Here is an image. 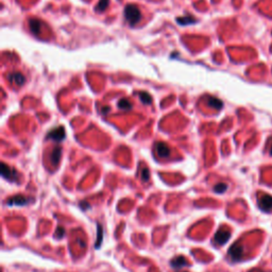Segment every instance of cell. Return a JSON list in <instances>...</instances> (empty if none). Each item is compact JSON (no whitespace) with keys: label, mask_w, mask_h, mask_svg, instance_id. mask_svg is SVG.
Returning <instances> with one entry per match:
<instances>
[{"label":"cell","mask_w":272,"mask_h":272,"mask_svg":"<svg viewBox=\"0 0 272 272\" xmlns=\"http://www.w3.org/2000/svg\"><path fill=\"white\" fill-rule=\"evenodd\" d=\"M1 174L2 177L7 179V180H9L10 182L16 183L19 181V174H18V172L14 168L10 167V166H7V164H4V163L1 164Z\"/></svg>","instance_id":"obj_2"},{"label":"cell","mask_w":272,"mask_h":272,"mask_svg":"<svg viewBox=\"0 0 272 272\" xmlns=\"http://www.w3.org/2000/svg\"><path fill=\"white\" fill-rule=\"evenodd\" d=\"M55 236L58 238H62L64 236V234H65V229H64L63 227H58V230H56V233H55Z\"/></svg>","instance_id":"obj_21"},{"label":"cell","mask_w":272,"mask_h":272,"mask_svg":"<svg viewBox=\"0 0 272 272\" xmlns=\"http://www.w3.org/2000/svg\"><path fill=\"white\" fill-rule=\"evenodd\" d=\"M229 254L233 260H239L243 255V248L240 243H235L229 250Z\"/></svg>","instance_id":"obj_7"},{"label":"cell","mask_w":272,"mask_h":272,"mask_svg":"<svg viewBox=\"0 0 272 272\" xmlns=\"http://www.w3.org/2000/svg\"><path fill=\"white\" fill-rule=\"evenodd\" d=\"M108 4H110V0H100L99 3L96 7V10H97V12H102L108 7Z\"/></svg>","instance_id":"obj_16"},{"label":"cell","mask_w":272,"mask_h":272,"mask_svg":"<svg viewBox=\"0 0 272 272\" xmlns=\"http://www.w3.org/2000/svg\"><path fill=\"white\" fill-rule=\"evenodd\" d=\"M41 21L37 18H32V19L29 20V27H30V30L31 32L33 33L34 35H38L41 31Z\"/></svg>","instance_id":"obj_10"},{"label":"cell","mask_w":272,"mask_h":272,"mask_svg":"<svg viewBox=\"0 0 272 272\" xmlns=\"http://www.w3.org/2000/svg\"><path fill=\"white\" fill-rule=\"evenodd\" d=\"M227 184H224V183H219V184H217V185L214 187L215 193H224V191L227 190Z\"/></svg>","instance_id":"obj_19"},{"label":"cell","mask_w":272,"mask_h":272,"mask_svg":"<svg viewBox=\"0 0 272 272\" xmlns=\"http://www.w3.org/2000/svg\"><path fill=\"white\" fill-rule=\"evenodd\" d=\"M139 98H141V102L145 103V104H151L152 98L148 93H141V94H139Z\"/></svg>","instance_id":"obj_17"},{"label":"cell","mask_w":272,"mask_h":272,"mask_svg":"<svg viewBox=\"0 0 272 272\" xmlns=\"http://www.w3.org/2000/svg\"><path fill=\"white\" fill-rule=\"evenodd\" d=\"M207 104H208L209 107L216 108V110H220V108H222V105H223V103H222V101L219 100L218 98L208 97V98H207Z\"/></svg>","instance_id":"obj_13"},{"label":"cell","mask_w":272,"mask_h":272,"mask_svg":"<svg viewBox=\"0 0 272 272\" xmlns=\"http://www.w3.org/2000/svg\"><path fill=\"white\" fill-rule=\"evenodd\" d=\"M270 141H270V149H269V151H270V154L272 155V138L270 139Z\"/></svg>","instance_id":"obj_22"},{"label":"cell","mask_w":272,"mask_h":272,"mask_svg":"<svg viewBox=\"0 0 272 272\" xmlns=\"http://www.w3.org/2000/svg\"><path fill=\"white\" fill-rule=\"evenodd\" d=\"M150 175H149V169L147 167H145L144 169H142V172H141V179L142 181H145V182H147V181L149 180Z\"/></svg>","instance_id":"obj_20"},{"label":"cell","mask_w":272,"mask_h":272,"mask_svg":"<svg viewBox=\"0 0 272 272\" xmlns=\"http://www.w3.org/2000/svg\"><path fill=\"white\" fill-rule=\"evenodd\" d=\"M7 80L11 83L18 85V86H21V85H24L26 78L21 72H12V74H10L7 76Z\"/></svg>","instance_id":"obj_8"},{"label":"cell","mask_w":272,"mask_h":272,"mask_svg":"<svg viewBox=\"0 0 272 272\" xmlns=\"http://www.w3.org/2000/svg\"><path fill=\"white\" fill-rule=\"evenodd\" d=\"M170 265H171L172 268H174V269H181V268H183V267L187 266L188 263L184 256H177V257H174L171 261H170Z\"/></svg>","instance_id":"obj_11"},{"label":"cell","mask_w":272,"mask_h":272,"mask_svg":"<svg viewBox=\"0 0 272 272\" xmlns=\"http://www.w3.org/2000/svg\"><path fill=\"white\" fill-rule=\"evenodd\" d=\"M108 110H110V108H108V107H105V108H103V113H104V114H105V113H107V111H108Z\"/></svg>","instance_id":"obj_23"},{"label":"cell","mask_w":272,"mask_h":272,"mask_svg":"<svg viewBox=\"0 0 272 272\" xmlns=\"http://www.w3.org/2000/svg\"><path fill=\"white\" fill-rule=\"evenodd\" d=\"M33 201L32 198H27L25 196H14L12 198L7 199V205L10 206H24V205H27V204L31 203Z\"/></svg>","instance_id":"obj_3"},{"label":"cell","mask_w":272,"mask_h":272,"mask_svg":"<svg viewBox=\"0 0 272 272\" xmlns=\"http://www.w3.org/2000/svg\"><path fill=\"white\" fill-rule=\"evenodd\" d=\"M65 129L63 126H56V128L52 129L49 133L47 134V138L51 139V141H62L65 138Z\"/></svg>","instance_id":"obj_4"},{"label":"cell","mask_w":272,"mask_h":272,"mask_svg":"<svg viewBox=\"0 0 272 272\" xmlns=\"http://www.w3.org/2000/svg\"><path fill=\"white\" fill-rule=\"evenodd\" d=\"M118 107L123 111H130L132 108V103L128 99H120L118 101Z\"/></svg>","instance_id":"obj_15"},{"label":"cell","mask_w":272,"mask_h":272,"mask_svg":"<svg viewBox=\"0 0 272 272\" xmlns=\"http://www.w3.org/2000/svg\"><path fill=\"white\" fill-rule=\"evenodd\" d=\"M124 17H126V21L129 22V25L133 27L141 21V12L139 7L135 4H128L124 9Z\"/></svg>","instance_id":"obj_1"},{"label":"cell","mask_w":272,"mask_h":272,"mask_svg":"<svg viewBox=\"0 0 272 272\" xmlns=\"http://www.w3.org/2000/svg\"><path fill=\"white\" fill-rule=\"evenodd\" d=\"M61 154H62V148H60V147H56V148H54L52 150V152H51L50 154V160L53 166H56L59 164L60 160H61Z\"/></svg>","instance_id":"obj_12"},{"label":"cell","mask_w":272,"mask_h":272,"mask_svg":"<svg viewBox=\"0 0 272 272\" xmlns=\"http://www.w3.org/2000/svg\"><path fill=\"white\" fill-rule=\"evenodd\" d=\"M155 150H156L157 154L160 157H167L170 154V148L167 146V144L165 142H157L155 145Z\"/></svg>","instance_id":"obj_9"},{"label":"cell","mask_w":272,"mask_h":272,"mask_svg":"<svg viewBox=\"0 0 272 272\" xmlns=\"http://www.w3.org/2000/svg\"><path fill=\"white\" fill-rule=\"evenodd\" d=\"M177 21H178L180 25H182V26H186V25L193 24V22H196L197 20H196L193 16H184V17H179L178 19H177Z\"/></svg>","instance_id":"obj_14"},{"label":"cell","mask_w":272,"mask_h":272,"mask_svg":"<svg viewBox=\"0 0 272 272\" xmlns=\"http://www.w3.org/2000/svg\"><path fill=\"white\" fill-rule=\"evenodd\" d=\"M230 237H231V233L227 227H221L215 235V241L218 245H224L225 242H227Z\"/></svg>","instance_id":"obj_6"},{"label":"cell","mask_w":272,"mask_h":272,"mask_svg":"<svg viewBox=\"0 0 272 272\" xmlns=\"http://www.w3.org/2000/svg\"><path fill=\"white\" fill-rule=\"evenodd\" d=\"M258 206L261 211L268 212L272 209V196L263 193L260 197H258Z\"/></svg>","instance_id":"obj_5"},{"label":"cell","mask_w":272,"mask_h":272,"mask_svg":"<svg viewBox=\"0 0 272 272\" xmlns=\"http://www.w3.org/2000/svg\"><path fill=\"white\" fill-rule=\"evenodd\" d=\"M98 239H97V245H96V248H99L101 242H102V239H103V229L101 227V224L98 223Z\"/></svg>","instance_id":"obj_18"}]
</instances>
